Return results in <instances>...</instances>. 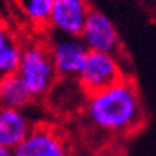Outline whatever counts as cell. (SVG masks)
<instances>
[{"instance_id":"obj_11","label":"cell","mask_w":156,"mask_h":156,"mask_svg":"<svg viewBox=\"0 0 156 156\" xmlns=\"http://www.w3.org/2000/svg\"><path fill=\"white\" fill-rule=\"evenodd\" d=\"M24 18L35 27H48L54 0H16Z\"/></svg>"},{"instance_id":"obj_9","label":"cell","mask_w":156,"mask_h":156,"mask_svg":"<svg viewBox=\"0 0 156 156\" xmlns=\"http://www.w3.org/2000/svg\"><path fill=\"white\" fill-rule=\"evenodd\" d=\"M24 43L6 26L0 24V80L18 72Z\"/></svg>"},{"instance_id":"obj_12","label":"cell","mask_w":156,"mask_h":156,"mask_svg":"<svg viewBox=\"0 0 156 156\" xmlns=\"http://www.w3.org/2000/svg\"><path fill=\"white\" fill-rule=\"evenodd\" d=\"M0 156H15V153H13V150H8V148L0 145Z\"/></svg>"},{"instance_id":"obj_4","label":"cell","mask_w":156,"mask_h":156,"mask_svg":"<svg viewBox=\"0 0 156 156\" xmlns=\"http://www.w3.org/2000/svg\"><path fill=\"white\" fill-rule=\"evenodd\" d=\"M13 153L15 156H72L67 136L46 123H38Z\"/></svg>"},{"instance_id":"obj_13","label":"cell","mask_w":156,"mask_h":156,"mask_svg":"<svg viewBox=\"0 0 156 156\" xmlns=\"http://www.w3.org/2000/svg\"><path fill=\"white\" fill-rule=\"evenodd\" d=\"M0 110H2V107H0Z\"/></svg>"},{"instance_id":"obj_3","label":"cell","mask_w":156,"mask_h":156,"mask_svg":"<svg viewBox=\"0 0 156 156\" xmlns=\"http://www.w3.org/2000/svg\"><path fill=\"white\" fill-rule=\"evenodd\" d=\"M127 75L121 66L119 56L89 51L76 80L86 91V94H93L121 81Z\"/></svg>"},{"instance_id":"obj_10","label":"cell","mask_w":156,"mask_h":156,"mask_svg":"<svg viewBox=\"0 0 156 156\" xmlns=\"http://www.w3.org/2000/svg\"><path fill=\"white\" fill-rule=\"evenodd\" d=\"M35 102L29 89L15 73L0 80V107L2 108H29Z\"/></svg>"},{"instance_id":"obj_5","label":"cell","mask_w":156,"mask_h":156,"mask_svg":"<svg viewBox=\"0 0 156 156\" xmlns=\"http://www.w3.org/2000/svg\"><path fill=\"white\" fill-rule=\"evenodd\" d=\"M48 46L59 78H78L89 54V49L81 38L54 34L49 38Z\"/></svg>"},{"instance_id":"obj_2","label":"cell","mask_w":156,"mask_h":156,"mask_svg":"<svg viewBox=\"0 0 156 156\" xmlns=\"http://www.w3.org/2000/svg\"><path fill=\"white\" fill-rule=\"evenodd\" d=\"M16 75L29 89L34 101H41L48 97L49 91L59 80L48 41L32 40L24 43Z\"/></svg>"},{"instance_id":"obj_6","label":"cell","mask_w":156,"mask_h":156,"mask_svg":"<svg viewBox=\"0 0 156 156\" xmlns=\"http://www.w3.org/2000/svg\"><path fill=\"white\" fill-rule=\"evenodd\" d=\"M80 38L89 51L119 56L121 40L113 23L101 11L91 10L86 18Z\"/></svg>"},{"instance_id":"obj_8","label":"cell","mask_w":156,"mask_h":156,"mask_svg":"<svg viewBox=\"0 0 156 156\" xmlns=\"http://www.w3.org/2000/svg\"><path fill=\"white\" fill-rule=\"evenodd\" d=\"M38 123L34 121L27 108H2L0 110V145L15 150Z\"/></svg>"},{"instance_id":"obj_1","label":"cell","mask_w":156,"mask_h":156,"mask_svg":"<svg viewBox=\"0 0 156 156\" xmlns=\"http://www.w3.org/2000/svg\"><path fill=\"white\" fill-rule=\"evenodd\" d=\"M83 118L91 129L105 136L134 134L145 121L140 93L129 76L97 93L88 94Z\"/></svg>"},{"instance_id":"obj_7","label":"cell","mask_w":156,"mask_h":156,"mask_svg":"<svg viewBox=\"0 0 156 156\" xmlns=\"http://www.w3.org/2000/svg\"><path fill=\"white\" fill-rule=\"evenodd\" d=\"M89 11L86 0H54L48 27L58 35L80 37Z\"/></svg>"}]
</instances>
